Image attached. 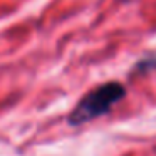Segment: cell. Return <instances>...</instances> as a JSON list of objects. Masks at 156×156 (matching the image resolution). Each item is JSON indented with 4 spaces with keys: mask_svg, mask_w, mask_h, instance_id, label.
Returning a JSON list of instances; mask_svg holds the SVG:
<instances>
[{
    "mask_svg": "<svg viewBox=\"0 0 156 156\" xmlns=\"http://www.w3.org/2000/svg\"><path fill=\"white\" fill-rule=\"evenodd\" d=\"M126 96V89L121 82H104V84L89 91L81 101L76 104L72 112L69 114V124L81 126L89 122L99 116L111 111V108Z\"/></svg>",
    "mask_w": 156,
    "mask_h": 156,
    "instance_id": "cell-1",
    "label": "cell"
}]
</instances>
